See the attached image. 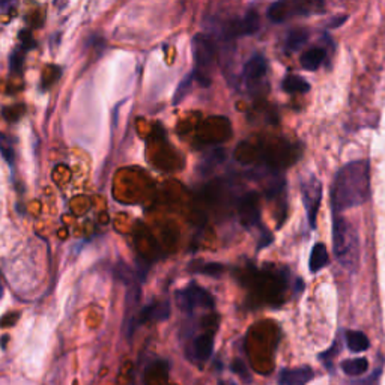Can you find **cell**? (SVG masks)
<instances>
[{"label":"cell","instance_id":"6da1fadb","mask_svg":"<svg viewBox=\"0 0 385 385\" xmlns=\"http://www.w3.org/2000/svg\"><path fill=\"white\" fill-rule=\"evenodd\" d=\"M370 199V169L363 160L345 164L337 172L331 188V205L342 212L366 203Z\"/></svg>","mask_w":385,"mask_h":385},{"label":"cell","instance_id":"7a4b0ae2","mask_svg":"<svg viewBox=\"0 0 385 385\" xmlns=\"http://www.w3.org/2000/svg\"><path fill=\"white\" fill-rule=\"evenodd\" d=\"M332 247L340 265L355 271L360 262V238L352 223L342 217H335L332 222Z\"/></svg>","mask_w":385,"mask_h":385},{"label":"cell","instance_id":"3957f363","mask_svg":"<svg viewBox=\"0 0 385 385\" xmlns=\"http://www.w3.org/2000/svg\"><path fill=\"white\" fill-rule=\"evenodd\" d=\"M191 47H192V56H195L196 68H197V71H195L196 72L195 75L203 83V86H208L210 79H207L205 74H207V71L211 68L214 62V56H215L214 45L210 38L203 35H196L195 38H192Z\"/></svg>","mask_w":385,"mask_h":385},{"label":"cell","instance_id":"277c9868","mask_svg":"<svg viewBox=\"0 0 385 385\" xmlns=\"http://www.w3.org/2000/svg\"><path fill=\"white\" fill-rule=\"evenodd\" d=\"M322 8L316 2H276L268 8V18L273 23H283L295 16H307L315 12V8Z\"/></svg>","mask_w":385,"mask_h":385},{"label":"cell","instance_id":"5b68a950","mask_svg":"<svg viewBox=\"0 0 385 385\" xmlns=\"http://www.w3.org/2000/svg\"><path fill=\"white\" fill-rule=\"evenodd\" d=\"M301 196L307 217H309V224L312 229H315L316 215L320 207V200H322V185H320L318 178L310 176L304 179L301 183Z\"/></svg>","mask_w":385,"mask_h":385},{"label":"cell","instance_id":"8992f818","mask_svg":"<svg viewBox=\"0 0 385 385\" xmlns=\"http://www.w3.org/2000/svg\"><path fill=\"white\" fill-rule=\"evenodd\" d=\"M178 304L185 312L195 310L196 307H205V309H211L214 307V300L211 293H208L203 288L197 285H190L187 289L176 293Z\"/></svg>","mask_w":385,"mask_h":385},{"label":"cell","instance_id":"52a82bcc","mask_svg":"<svg viewBox=\"0 0 385 385\" xmlns=\"http://www.w3.org/2000/svg\"><path fill=\"white\" fill-rule=\"evenodd\" d=\"M239 218L244 226H254L259 222V199L254 192H249L239 202Z\"/></svg>","mask_w":385,"mask_h":385},{"label":"cell","instance_id":"ba28073f","mask_svg":"<svg viewBox=\"0 0 385 385\" xmlns=\"http://www.w3.org/2000/svg\"><path fill=\"white\" fill-rule=\"evenodd\" d=\"M266 70H268L266 59L258 53V55H253L246 62V65H244V70H242V75L249 85H256L265 79Z\"/></svg>","mask_w":385,"mask_h":385},{"label":"cell","instance_id":"9c48e42d","mask_svg":"<svg viewBox=\"0 0 385 385\" xmlns=\"http://www.w3.org/2000/svg\"><path fill=\"white\" fill-rule=\"evenodd\" d=\"M313 378V370L307 366L285 369L278 375V385H307Z\"/></svg>","mask_w":385,"mask_h":385},{"label":"cell","instance_id":"30bf717a","mask_svg":"<svg viewBox=\"0 0 385 385\" xmlns=\"http://www.w3.org/2000/svg\"><path fill=\"white\" fill-rule=\"evenodd\" d=\"M261 20L256 11H249L239 21L232 26L234 35H253L259 31Z\"/></svg>","mask_w":385,"mask_h":385},{"label":"cell","instance_id":"8fae6325","mask_svg":"<svg viewBox=\"0 0 385 385\" xmlns=\"http://www.w3.org/2000/svg\"><path fill=\"white\" fill-rule=\"evenodd\" d=\"M214 349V339L211 335H202L196 337L191 346V354L197 362H207Z\"/></svg>","mask_w":385,"mask_h":385},{"label":"cell","instance_id":"7c38bea8","mask_svg":"<svg viewBox=\"0 0 385 385\" xmlns=\"http://www.w3.org/2000/svg\"><path fill=\"white\" fill-rule=\"evenodd\" d=\"M170 313V307L168 303H160V304H151L148 307H145V309L140 312L139 315V320L137 324H142V322H146V320H151V319H157V320H161V319H166L169 316Z\"/></svg>","mask_w":385,"mask_h":385},{"label":"cell","instance_id":"4fadbf2b","mask_svg":"<svg viewBox=\"0 0 385 385\" xmlns=\"http://www.w3.org/2000/svg\"><path fill=\"white\" fill-rule=\"evenodd\" d=\"M325 59V51L322 48H309L305 50L304 53L301 55V67L307 71H316L320 65H322V62Z\"/></svg>","mask_w":385,"mask_h":385},{"label":"cell","instance_id":"5bb4252c","mask_svg":"<svg viewBox=\"0 0 385 385\" xmlns=\"http://www.w3.org/2000/svg\"><path fill=\"white\" fill-rule=\"evenodd\" d=\"M346 345H348V348L355 352L360 354L369 349V339L362 331H348L346 332Z\"/></svg>","mask_w":385,"mask_h":385},{"label":"cell","instance_id":"9a60e30c","mask_svg":"<svg viewBox=\"0 0 385 385\" xmlns=\"http://www.w3.org/2000/svg\"><path fill=\"white\" fill-rule=\"evenodd\" d=\"M281 86H283V91L288 94H305V92H309V89H310L309 83H307L304 79H301L300 75H293V74L286 75Z\"/></svg>","mask_w":385,"mask_h":385},{"label":"cell","instance_id":"2e32d148","mask_svg":"<svg viewBox=\"0 0 385 385\" xmlns=\"http://www.w3.org/2000/svg\"><path fill=\"white\" fill-rule=\"evenodd\" d=\"M327 264H328L327 249H325L324 244L318 242L316 246L313 247V250H312V254H310V271L318 273L324 266H327Z\"/></svg>","mask_w":385,"mask_h":385},{"label":"cell","instance_id":"e0dca14e","mask_svg":"<svg viewBox=\"0 0 385 385\" xmlns=\"http://www.w3.org/2000/svg\"><path fill=\"white\" fill-rule=\"evenodd\" d=\"M369 363L366 358H352V360H346L342 363V369L348 376H362L367 370Z\"/></svg>","mask_w":385,"mask_h":385},{"label":"cell","instance_id":"ac0fdd59","mask_svg":"<svg viewBox=\"0 0 385 385\" xmlns=\"http://www.w3.org/2000/svg\"><path fill=\"white\" fill-rule=\"evenodd\" d=\"M307 40H309V32L305 29H293L288 33L286 48L291 51H297L307 43Z\"/></svg>","mask_w":385,"mask_h":385},{"label":"cell","instance_id":"d6986e66","mask_svg":"<svg viewBox=\"0 0 385 385\" xmlns=\"http://www.w3.org/2000/svg\"><path fill=\"white\" fill-rule=\"evenodd\" d=\"M192 77H195V74L187 75L185 79L181 82V85L178 86L176 92H175V97H173V104H179V102H181L187 97V92L190 91V87H191Z\"/></svg>","mask_w":385,"mask_h":385},{"label":"cell","instance_id":"ffe728a7","mask_svg":"<svg viewBox=\"0 0 385 385\" xmlns=\"http://www.w3.org/2000/svg\"><path fill=\"white\" fill-rule=\"evenodd\" d=\"M0 152H2L4 158L12 164V161H14V149H12L11 143H9V139L4 134H0Z\"/></svg>","mask_w":385,"mask_h":385},{"label":"cell","instance_id":"44dd1931","mask_svg":"<svg viewBox=\"0 0 385 385\" xmlns=\"http://www.w3.org/2000/svg\"><path fill=\"white\" fill-rule=\"evenodd\" d=\"M223 160H224V151H222V149H217L215 152H212V153H211L210 157H207V160L203 161V164L200 166V169H203V170H205V169L210 170V169H212V168H214L215 164L222 163Z\"/></svg>","mask_w":385,"mask_h":385},{"label":"cell","instance_id":"7402d4cb","mask_svg":"<svg viewBox=\"0 0 385 385\" xmlns=\"http://www.w3.org/2000/svg\"><path fill=\"white\" fill-rule=\"evenodd\" d=\"M223 269L224 268H223L222 264H207V265H203L200 268V273L212 276V277H217V276H220L223 273Z\"/></svg>","mask_w":385,"mask_h":385},{"label":"cell","instance_id":"603a6c76","mask_svg":"<svg viewBox=\"0 0 385 385\" xmlns=\"http://www.w3.org/2000/svg\"><path fill=\"white\" fill-rule=\"evenodd\" d=\"M379 375H381V370H376L375 374H372L370 376H367L364 379L354 381L352 385H378L379 384Z\"/></svg>","mask_w":385,"mask_h":385},{"label":"cell","instance_id":"cb8c5ba5","mask_svg":"<svg viewBox=\"0 0 385 385\" xmlns=\"http://www.w3.org/2000/svg\"><path fill=\"white\" fill-rule=\"evenodd\" d=\"M21 63H23V56L18 55V51H17V53L12 55V58H11V70L14 72H20Z\"/></svg>","mask_w":385,"mask_h":385},{"label":"cell","instance_id":"d4e9b609","mask_svg":"<svg viewBox=\"0 0 385 385\" xmlns=\"http://www.w3.org/2000/svg\"><path fill=\"white\" fill-rule=\"evenodd\" d=\"M234 372H237V374H238L241 378H244L246 381H249V374H247L246 366H244L242 362L237 360V362L234 363Z\"/></svg>","mask_w":385,"mask_h":385},{"label":"cell","instance_id":"484cf974","mask_svg":"<svg viewBox=\"0 0 385 385\" xmlns=\"http://www.w3.org/2000/svg\"><path fill=\"white\" fill-rule=\"evenodd\" d=\"M346 18H348V17H345V16H343V17H340V18H336V20H332L330 26H331V28H337V26H340V23H343V21H345Z\"/></svg>","mask_w":385,"mask_h":385},{"label":"cell","instance_id":"4316f807","mask_svg":"<svg viewBox=\"0 0 385 385\" xmlns=\"http://www.w3.org/2000/svg\"><path fill=\"white\" fill-rule=\"evenodd\" d=\"M4 297V285H2V277H0V298Z\"/></svg>","mask_w":385,"mask_h":385},{"label":"cell","instance_id":"83f0119b","mask_svg":"<svg viewBox=\"0 0 385 385\" xmlns=\"http://www.w3.org/2000/svg\"><path fill=\"white\" fill-rule=\"evenodd\" d=\"M229 385H235V384H229Z\"/></svg>","mask_w":385,"mask_h":385}]
</instances>
